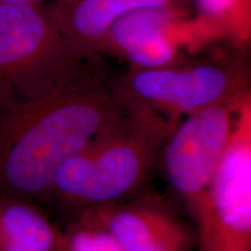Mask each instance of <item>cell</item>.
Returning a JSON list of instances; mask_svg holds the SVG:
<instances>
[{
  "label": "cell",
  "mask_w": 251,
  "mask_h": 251,
  "mask_svg": "<svg viewBox=\"0 0 251 251\" xmlns=\"http://www.w3.org/2000/svg\"><path fill=\"white\" fill-rule=\"evenodd\" d=\"M250 97L244 94L187 115L165 142L161 161L166 181L191 216L227 150L241 105Z\"/></svg>",
  "instance_id": "cell-6"
},
{
  "label": "cell",
  "mask_w": 251,
  "mask_h": 251,
  "mask_svg": "<svg viewBox=\"0 0 251 251\" xmlns=\"http://www.w3.org/2000/svg\"><path fill=\"white\" fill-rule=\"evenodd\" d=\"M59 230L31 200L0 193V251H55Z\"/></svg>",
  "instance_id": "cell-10"
},
{
  "label": "cell",
  "mask_w": 251,
  "mask_h": 251,
  "mask_svg": "<svg viewBox=\"0 0 251 251\" xmlns=\"http://www.w3.org/2000/svg\"><path fill=\"white\" fill-rule=\"evenodd\" d=\"M125 100L94 64L67 84L0 114V193L51 197L61 166L117 117Z\"/></svg>",
  "instance_id": "cell-1"
},
{
  "label": "cell",
  "mask_w": 251,
  "mask_h": 251,
  "mask_svg": "<svg viewBox=\"0 0 251 251\" xmlns=\"http://www.w3.org/2000/svg\"><path fill=\"white\" fill-rule=\"evenodd\" d=\"M0 114H1V113H0Z\"/></svg>",
  "instance_id": "cell-14"
},
{
  "label": "cell",
  "mask_w": 251,
  "mask_h": 251,
  "mask_svg": "<svg viewBox=\"0 0 251 251\" xmlns=\"http://www.w3.org/2000/svg\"><path fill=\"white\" fill-rule=\"evenodd\" d=\"M93 62L72 54L42 5L0 2V111L69 83Z\"/></svg>",
  "instance_id": "cell-3"
},
{
  "label": "cell",
  "mask_w": 251,
  "mask_h": 251,
  "mask_svg": "<svg viewBox=\"0 0 251 251\" xmlns=\"http://www.w3.org/2000/svg\"><path fill=\"white\" fill-rule=\"evenodd\" d=\"M41 0H0V2H13V4H40Z\"/></svg>",
  "instance_id": "cell-13"
},
{
  "label": "cell",
  "mask_w": 251,
  "mask_h": 251,
  "mask_svg": "<svg viewBox=\"0 0 251 251\" xmlns=\"http://www.w3.org/2000/svg\"><path fill=\"white\" fill-rule=\"evenodd\" d=\"M215 42L199 18L187 19L174 7L129 12L109 29L102 54L129 62L134 69L165 67Z\"/></svg>",
  "instance_id": "cell-7"
},
{
  "label": "cell",
  "mask_w": 251,
  "mask_h": 251,
  "mask_svg": "<svg viewBox=\"0 0 251 251\" xmlns=\"http://www.w3.org/2000/svg\"><path fill=\"white\" fill-rule=\"evenodd\" d=\"M78 214L106 228L122 251H194L197 230L157 193L79 209Z\"/></svg>",
  "instance_id": "cell-8"
},
{
  "label": "cell",
  "mask_w": 251,
  "mask_h": 251,
  "mask_svg": "<svg viewBox=\"0 0 251 251\" xmlns=\"http://www.w3.org/2000/svg\"><path fill=\"white\" fill-rule=\"evenodd\" d=\"M192 221L194 251H251V97L241 105L230 142Z\"/></svg>",
  "instance_id": "cell-5"
},
{
  "label": "cell",
  "mask_w": 251,
  "mask_h": 251,
  "mask_svg": "<svg viewBox=\"0 0 251 251\" xmlns=\"http://www.w3.org/2000/svg\"><path fill=\"white\" fill-rule=\"evenodd\" d=\"M115 84L125 97L176 124L200 109L251 93L244 49L229 58H185L165 67L133 68Z\"/></svg>",
  "instance_id": "cell-4"
},
{
  "label": "cell",
  "mask_w": 251,
  "mask_h": 251,
  "mask_svg": "<svg viewBox=\"0 0 251 251\" xmlns=\"http://www.w3.org/2000/svg\"><path fill=\"white\" fill-rule=\"evenodd\" d=\"M55 251H122L106 228L78 214L59 230Z\"/></svg>",
  "instance_id": "cell-12"
},
{
  "label": "cell",
  "mask_w": 251,
  "mask_h": 251,
  "mask_svg": "<svg viewBox=\"0 0 251 251\" xmlns=\"http://www.w3.org/2000/svg\"><path fill=\"white\" fill-rule=\"evenodd\" d=\"M198 18L215 41L244 49L251 39V0H196Z\"/></svg>",
  "instance_id": "cell-11"
},
{
  "label": "cell",
  "mask_w": 251,
  "mask_h": 251,
  "mask_svg": "<svg viewBox=\"0 0 251 251\" xmlns=\"http://www.w3.org/2000/svg\"><path fill=\"white\" fill-rule=\"evenodd\" d=\"M174 6V0H55L46 8L72 54L92 61L102 54L109 29L125 14Z\"/></svg>",
  "instance_id": "cell-9"
},
{
  "label": "cell",
  "mask_w": 251,
  "mask_h": 251,
  "mask_svg": "<svg viewBox=\"0 0 251 251\" xmlns=\"http://www.w3.org/2000/svg\"><path fill=\"white\" fill-rule=\"evenodd\" d=\"M121 96L124 109L61 166L51 197L81 209L124 201L141 192L177 124Z\"/></svg>",
  "instance_id": "cell-2"
}]
</instances>
